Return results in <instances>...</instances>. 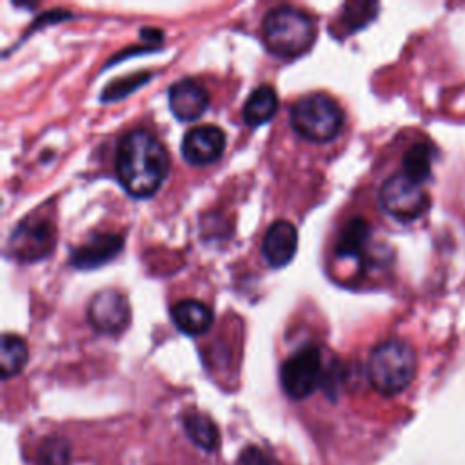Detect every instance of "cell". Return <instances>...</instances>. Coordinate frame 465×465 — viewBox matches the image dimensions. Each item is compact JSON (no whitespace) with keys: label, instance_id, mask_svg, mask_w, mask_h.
<instances>
[{"label":"cell","instance_id":"obj_1","mask_svg":"<svg viewBox=\"0 0 465 465\" xmlns=\"http://www.w3.org/2000/svg\"><path fill=\"white\" fill-rule=\"evenodd\" d=\"M169 173V154L162 142L145 129L125 133L116 147V176L127 194L153 196Z\"/></svg>","mask_w":465,"mask_h":465},{"label":"cell","instance_id":"obj_2","mask_svg":"<svg viewBox=\"0 0 465 465\" xmlns=\"http://www.w3.org/2000/svg\"><path fill=\"white\" fill-rule=\"evenodd\" d=\"M262 35L267 49L280 58H294L305 53L314 42V20L294 5L269 9L262 22Z\"/></svg>","mask_w":465,"mask_h":465},{"label":"cell","instance_id":"obj_3","mask_svg":"<svg viewBox=\"0 0 465 465\" xmlns=\"http://www.w3.org/2000/svg\"><path fill=\"white\" fill-rule=\"evenodd\" d=\"M416 374L414 349L398 338L374 345L367 360V378L383 396H392L407 389Z\"/></svg>","mask_w":465,"mask_h":465},{"label":"cell","instance_id":"obj_4","mask_svg":"<svg viewBox=\"0 0 465 465\" xmlns=\"http://www.w3.org/2000/svg\"><path fill=\"white\" fill-rule=\"evenodd\" d=\"M291 127L309 142L332 140L343 125V111L325 93L300 96L289 109Z\"/></svg>","mask_w":465,"mask_h":465},{"label":"cell","instance_id":"obj_5","mask_svg":"<svg viewBox=\"0 0 465 465\" xmlns=\"http://www.w3.org/2000/svg\"><path fill=\"white\" fill-rule=\"evenodd\" d=\"M325 380L322 352L316 345L307 343L296 349L280 367V383L287 396L303 400L311 396Z\"/></svg>","mask_w":465,"mask_h":465},{"label":"cell","instance_id":"obj_6","mask_svg":"<svg viewBox=\"0 0 465 465\" xmlns=\"http://www.w3.org/2000/svg\"><path fill=\"white\" fill-rule=\"evenodd\" d=\"M380 203L400 222H414L429 209V194L420 183L401 174L389 176L380 189Z\"/></svg>","mask_w":465,"mask_h":465},{"label":"cell","instance_id":"obj_7","mask_svg":"<svg viewBox=\"0 0 465 465\" xmlns=\"http://www.w3.org/2000/svg\"><path fill=\"white\" fill-rule=\"evenodd\" d=\"M56 232L51 220L27 216L13 229L9 251L20 262H36L51 252Z\"/></svg>","mask_w":465,"mask_h":465},{"label":"cell","instance_id":"obj_8","mask_svg":"<svg viewBox=\"0 0 465 465\" xmlns=\"http://www.w3.org/2000/svg\"><path fill=\"white\" fill-rule=\"evenodd\" d=\"M87 320L102 334L122 332L131 320V307L125 294L116 289L94 292L87 303Z\"/></svg>","mask_w":465,"mask_h":465},{"label":"cell","instance_id":"obj_9","mask_svg":"<svg viewBox=\"0 0 465 465\" xmlns=\"http://www.w3.org/2000/svg\"><path fill=\"white\" fill-rule=\"evenodd\" d=\"M225 149V133L213 125L203 124L189 129L182 140V156L191 165H207L216 162Z\"/></svg>","mask_w":465,"mask_h":465},{"label":"cell","instance_id":"obj_10","mask_svg":"<svg viewBox=\"0 0 465 465\" xmlns=\"http://www.w3.org/2000/svg\"><path fill=\"white\" fill-rule=\"evenodd\" d=\"M169 109L182 122L200 118L209 107L207 89L194 78H182L169 87Z\"/></svg>","mask_w":465,"mask_h":465},{"label":"cell","instance_id":"obj_11","mask_svg":"<svg viewBox=\"0 0 465 465\" xmlns=\"http://www.w3.org/2000/svg\"><path fill=\"white\" fill-rule=\"evenodd\" d=\"M124 245V236L116 232L91 234L84 243L71 251V263L78 269H94L113 260Z\"/></svg>","mask_w":465,"mask_h":465},{"label":"cell","instance_id":"obj_12","mask_svg":"<svg viewBox=\"0 0 465 465\" xmlns=\"http://www.w3.org/2000/svg\"><path fill=\"white\" fill-rule=\"evenodd\" d=\"M298 232L296 227L287 220L272 222L262 240V254L271 267L287 265L296 252Z\"/></svg>","mask_w":465,"mask_h":465},{"label":"cell","instance_id":"obj_13","mask_svg":"<svg viewBox=\"0 0 465 465\" xmlns=\"http://www.w3.org/2000/svg\"><path fill=\"white\" fill-rule=\"evenodd\" d=\"M171 318L180 332L189 336H200L209 331L214 314L207 303L196 298H183L171 307Z\"/></svg>","mask_w":465,"mask_h":465},{"label":"cell","instance_id":"obj_14","mask_svg":"<svg viewBox=\"0 0 465 465\" xmlns=\"http://www.w3.org/2000/svg\"><path fill=\"white\" fill-rule=\"evenodd\" d=\"M369 240H371V223L361 216H354L347 220L341 231L338 232L334 252L338 258L358 260L360 263H363L361 260L367 254Z\"/></svg>","mask_w":465,"mask_h":465},{"label":"cell","instance_id":"obj_15","mask_svg":"<svg viewBox=\"0 0 465 465\" xmlns=\"http://www.w3.org/2000/svg\"><path fill=\"white\" fill-rule=\"evenodd\" d=\"M278 109V94L272 85L262 84L252 93L247 96L243 107H242V116L243 122L251 127H258L265 122H269Z\"/></svg>","mask_w":465,"mask_h":465},{"label":"cell","instance_id":"obj_16","mask_svg":"<svg viewBox=\"0 0 465 465\" xmlns=\"http://www.w3.org/2000/svg\"><path fill=\"white\" fill-rule=\"evenodd\" d=\"M183 429H185V434L189 436V440L196 447H200L207 452H213L218 449L220 432H218V427L214 425V421L207 414H202V412L185 414Z\"/></svg>","mask_w":465,"mask_h":465},{"label":"cell","instance_id":"obj_17","mask_svg":"<svg viewBox=\"0 0 465 465\" xmlns=\"http://www.w3.org/2000/svg\"><path fill=\"white\" fill-rule=\"evenodd\" d=\"M2 356H0V374L4 380H9L13 376H16L27 363L29 358V351L25 341L13 334V332H5L2 336Z\"/></svg>","mask_w":465,"mask_h":465},{"label":"cell","instance_id":"obj_18","mask_svg":"<svg viewBox=\"0 0 465 465\" xmlns=\"http://www.w3.org/2000/svg\"><path fill=\"white\" fill-rule=\"evenodd\" d=\"M403 174L416 183H423L430 176L432 154L427 143H414L403 154Z\"/></svg>","mask_w":465,"mask_h":465},{"label":"cell","instance_id":"obj_19","mask_svg":"<svg viewBox=\"0 0 465 465\" xmlns=\"http://www.w3.org/2000/svg\"><path fill=\"white\" fill-rule=\"evenodd\" d=\"M376 9H378V5L372 4V2H351V4H345L341 7V13H340V22H341L343 29L354 31L356 27L365 25L374 16Z\"/></svg>","mask_w":465,"mask_h":465},{"label":"cell","instance_id":"obj_20","mask_svg":"<svg viewBox=\"0 0 465 465\" xmlns=\"http://www.w3.org/2000/svg\"><path fill=\"white\" fill-rule=\"evenodd\" d=\"M36 460L38 465H67L69 443L60 436H51L45 441H42Z\"/></svg>","mask_w":465,"mask_h":465},{"label":"cell","instance_id":"obj_21","mask_svg":"<svg viewBox=\"0 0 465 465\" xmlns=\"http://www.w3.org/2000/svg\"><path fill=\"white\" fill-rule=\"evenodd\" d=\"M149 78H151V74H149L147 71H145V73L140 71L138 74H131V76L114 80V82H111V84L105 87V91H104V94H102L100 98L105 100V102L124 98L125 94H129L131 91H134V89H138L142 84H145Z\"/></svg>","mask_w":465,"mask_h":465},{"label":"cell","instance_id":"obj_22","mask_svg":"<svg viewBox=\"0 0 465 465\" xmlns=\"http://www.w3.org/2000/svg\"><path fill=\"white\" fill-rule=\"evenodd\" d=\"M242 465H278L274 460H271L265 452H262L258 447H247L240 454Z\"/></svg>","mask_w":465,"mask_h":465}]
</instances>
